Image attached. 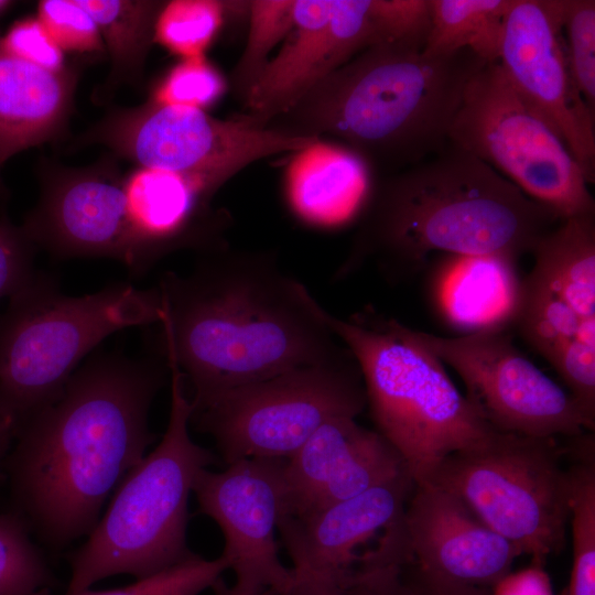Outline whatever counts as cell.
Segmentation results:
<instances>
[{
	"instance_id": "obj_44",
	"label": "cell",
	"mask_w": 595,
	"mask_h": 595,
	"mask_svg": "<svg viewBox=\"0 0 595 595\" xmlns=\"http://www.w3.org/2000/svg\"><path fill=\"white\" fill-rule=\"evenodd\" d=\"M2 196H3V185L0 178V199L2 198Z\"/></svg>"
},
{
	"instance_id": "obj_38",
	"label": "cell",
	"mask_w": 595,
	"mask_h": 595,
	"mask_svg": "<svg viewBox=\"0 0 595 595\" xmlns=\"http://www.w3.org/2000/svg\"><path fill=\"white\" fill-rule=\"evenodd\" d=\"M403 573L413 595H490L489 587L455 582L429 573L407 560Z\"/></svg>"
},
{
	"instance_id": "obj_11",
	"label": "cell",
	"mask_w": 595,
	"mask_h": 595,
	"mask_svg": "<svg viewBox=\"0 0 595 595\" xmlns=\"http://www.w3.org/2000/svg\"><path fill=\"white\" fill-rule=\"evenodd\" d=\"M430 21V0H294L293 25L249 93L245 115L267 126L365 50L424 45Z\"/></svg>"
},
{
	"instance_id": "obj_12",
	"label": "cell",
	"mask_w": 595,
	"mask_h": 595,
	"mask_svg": "<svg viewBox=\"0 0 595 595\" xmlns=\"http://www.w3.org/2000/svg\"><path fill=\"white\" fill-rule=\"evenodd\" d=\"M88 138L141 167L178 174L212 197L249 164L320 140L285 133L247 115L224 120L202 109L152 100L110 116Z\"/></svg>"
},
{
	"instance_id": "obj_43",
	"label": "cell",
	"mask_w": 595,
	"mask_h": 595,
	"mask_svg": "<svg viewBox=\"0 0 595 595\" xmlns=\"http://www.w3.org/2000/svg\"><path fill=\"white\" fill-rule=\"evenodd\" d=\"M10 4L11 1L0 0V13H2Z\"/></svg>"
},
{
	"instance_id": "obj_19",
	"label": "cell",
	"mask_w": 595,
	"mask_h": 595,
	"mask_svg": "<svg viewBox=\"0 0 595 595\" xmlns=\"http://www.w3.org/2000/svg\"><path fill=\"white\" fill-rule=\"evenodd\" d=\"M404 472L403 459L379 432L353 416L331 419L286 461L284 515L323 508Z\"/></svg>"
},
{
	"instance_id": "obj_20",
	"label": "cell",
	"mask_w": 595,
	"mask_h": 595,
	"mask_svg": "<svg viewBox=\"0 0 595 595\" xmlns=\"http://www.w3.org/2000/svg\"><path fill=\"white\" fill-rule=\"evenodd\" d=\"M351 149L320 139L293 152L284 174V196L294 217L307 227L332 230L358 221L376 178Z\"/></svg>"
},
{
	"instance_id": "obj_41",
	"label": "cell",
	"mask_w": 595,
	"mask_h": 595,
	"mask_svg": "<svg viewBox=\"0 0 595 595\" xmlns=\"http://www.w3.org/2000/svg\"><path fill=\"white\" fill-rule=\"evenodd\" d=\"M14 440L12 424L0 414V485L7 479L6 461L11 451V443Z\"/></svg>"
},
{
	"instance_id": "obj_42",
	"label": "cell",
	"mask_w": 595,
	"mask_h": 595,
	"mask_svg": "<svg viewBox=\"0 0 595 595\" xmlns=\"http://www.w3.org/2000/svg\"><path fill=\"white\" fill-rule=\"evenodd\" d=\"M214 595H279L271 589L244 591L238 587L228 586L220 577L212 587Z\"/></svg>"
},
{
	"instance_id": "obj_17",
	"label": "cell",
	"mask_w": 595,
	"mask_h": 595,
	"mask_svg": "<svg viewBox=\"0 0 595 595\" xmlns=\"http://www.w3.org/2000/svg\"><path fill=\"white\" fill-rule=\"evenodd\" d=\"M402 521L411 562L455 582L491 588L522 555L458 497L431 483L414 484Z\"/></svg>"
},
{
	"instance_id": "obj_34",
	"label": "cell",
	"mask_w": 595,
	"mask_h": 595,
	"mask_svg": "<svg viewBox=\"0 0 595 595\" xmlns=\"http://www.w3.org/2000/svg\"><path fill=\"white\" fill-rule=\"evenodd\" d=\"M226 80L205 56L183 58L155 86L152 101L204 110L226 91Z\"/></svg>"
},
{
	"instance_id": "obj_2",
	"label": "cell",
	"mask_w": 595,
	"mask_h": 595,
	"mask_svg": "<svg viewBox=\"0 0 595 595\" xmlns=\"http://www.w3.org/2000/svg\"><path fill=\"white\" fill-rule=\"evenodd\" d=\"M160 355L190 385L192 410L230 389L328 361L348 349L323 306L270 251L202 255L160 280Z\"/></svg>"
},
{
	"instance_id": "obj_32",
	"label": "cell",
	"mask_w": 595,
	"mask_h": 595,
	"mask_svg": "<svg viewBox=\"0 0 595 595\" xmlns=\"http://www.w3.org/2000/svg\"><path fill=\"white\" fill-rule=\"evenodd\" d=\"M228 570L227 561L220 555L206 560L198 554L131 585L105 591L89 588L72 595H198L210 588Z\"/></svg>"
},
{
	"instance_id": "obj_3",
	"label": "cell",
	"mask_w": 595,
	"mask_h": 595,
	"mask_svg": "<svg viewBox=\"0 0 595 595\" xmlns=\"http://www.w3.org/2000/svg\"><path fill=\"white\" fill-rule=\"evenodd\" d=\"M561 218L475 155L447 144L375 183L354 244L334 274L375 260L391 274L432 252L519 259Z\"/></svg>"
},
{
	"instance_id": "obj_4",
	"label": "cell",
	"mask_w": 595,
	"mask_h": 595,
	"mask_svg": "<svg viewBox=\"0 0 595 595\" xmlns=\"http://www.w3.org/2000/svg\"><path fill=\"white\" fill-rule=\"evenodd\" d=\"M409 42L369 47L307 89L267 126L307 139L334 138L376 174L436 154L470 78L487 63L470 50L430 55Z\"/></svg>"
},
{
	"instance_id": "obj_28",
	"label": "cell",
	"mask_w": 595,
	"mask_h": 595,
	"mask_svg": "<svg viewBox=\"0 0 595 595\" xmlns=\"http://www.w3.org/2000/svg\"><path fill=\"white\" fill-rule=\"evenodd\" d=\"M293 14L294 0L249 1L247 41L230 75L232 90L244 104L269 64L271 51L289 34Z\"/></svg>"
},
{
	"instance_id": "obj_10",
	"label": "cell",
	"mask_w": 595,
	"mask_h": 595,
	"mask_svg": "<svg viewBox=\"0 0 595 595\" xmlns=\"http://www.w3.org/2000/svg\"><path fill=\"white\" fill-rule=\"evenodd\" d=\"M448 143L480 159L561 219L595 214L581 166L498 62L468 82Z\"/></svg>"
},
{
	"instance_id": "obj_36",
	"label": "cell",
	"mask_w": 595,
	"mask_h": 595,
	"mask_svg": "<svg viewBox=\"0 0 595 595\" xmlns=\"http://www.w3.org/2000/svg\"><path fill=\"white\" fill-rule=\"evenodd\" d=\"M1 42L9 53L28 63L52 72L65 69L63 51L37 18L14 22L1 37Z\"/></svg>"
},
{
	"instance_id": "obj_30",
	"label": "cell",
	"mask_w": 595,
	"mask_h": 595,
	"mask_svg": "<svg viewBox=\"0 0 595 595\" xmlns=\"http://www.w3.org/2000/svg\"><path fill=\"white\" fill-rule=\"evenodd\" d=\"M225 13L224 1H170L158 14L154 40L182 58L203 56L220 30Z\"/></svg>"
},
{
	"instance_id": "obj_9",
	"label": "cell",
	"mask_w": 595,
	"mask_h": 595,
	"mask_svg": "<svg viewBox=\"0 0 595 595\" xmlns=\"http://www.w3.org/2000/svg\"><path fill=\"white\" fill-rule=\"evenodd\" d=\"M367 404L348 350L217 396L192 410L190 424L213 436L226 465L245 458H290L325 422L356 418Z\"/></svg>"
},
{
	"instance_id": "obj_7",
	"label": "cell",
	"mask_w": 595,
	"mask_h": 595,
	"mask_svg": "<svg viewBox=\"0 0 595 595\" xmlns=\"http://www.w3.org/2000/svg\"><path fill=\"white\" fill-rule=\"evenodd\" d=\"M167 367L166 431L159 445L123 476L87 541L68 555L72 574L65 595L116 574L141 580L194 554L186 544L188 496L198 474L216 456L191 439V399L180 371Z\"/></svg>"
},
{
	"instance_id": "obj_1",
	"label": "cell",
	"mask_w": 595,
	"mask_h": 595,
	"mask_svg": "<svg viewBox=\"0 0 595 595\" xmlns=\"http://www.w3.org/2000/svg\"><path fill=\"white\" fill-rule=\"evenodd\" d=\"M170 375L160 358L99 354L15 434L6 461L14 510L43 545L89 536L109 494L155 441L151 403Z\"/></svg>"
},
{
	"instance_id": "obj_25",
	"label": "cell",
	"mask_w": 595,
	"mask_h": 595,
	"mask_svg": "<svg viewBox=\"0 0 595 595\" xmlns=\"http://www.w3.org/2000/svg\"><path fill=\"white\" fill-rule=\"evenodd\" d=\"M98 25L113 78L140 74L154 40V24L164 3L136 0H77Z\"/></svg>"
},
{
	"instance_id": "obj_13",
	"label": "cell",
	"mask_w": 595,
	"mask_h": 595,
	"mask_svg": "<svg viewBox=\"0 0 595 595\" xmlns=\"http://www.w3.org/2000/svg\"><path fill=\"white\" fill-rule=\"evenodd\" d=\"M399 327L457 372L466 398L496 431L574 439L594 430L595 418L513 344L510 331L446 337Z\"/></svg>"
},
{
	"instance_id": "obj_16",
	"label": "cell",
	"mask_w": 595,
	"mask_h": 595,
	"mask_svg": "<svg viewBox=\"0 0 595 595\" xmlns=\"http://www.w3.org/2000/svg\"><path fill=\"white\" fill-rule=\"evenodd\" d=\"M21 228L56 258L116 259L134 275L151 269L123 182L113 173L93 167L57 173L45 181Z\"/></svg>"
},
{
	"instance_id": "obj_24",
	"label": "cell",
	"mask_w": 595,
	"mask_h": 595,
	"mask_svg": "<svg viewBox=\"0 0 595 595\" xmlns=\"http://www.w3.org/2000/svg\"><path fill=\"white\" fill-rule=\"evenodd\" d=\"M511 0H430L431 21L423 51L450 55L470 50L487 63L497 62Z\"/></svg>"
},
{
	"instance_id": "obj_26",
	"label": "cell",
	"mask_w": 595,
	"mask_h": 595,
	"mask_svg": "<svg viewBox=\"0 0 595 595\" xmlns=\"http://www.w3.org/2000/svg\"><path fill=\"white\" fill-rule=\"evenodd\" d=\"M577 459L567 468L573 566L565 595H595V459L593 439L583 434Z\"/></svg>"
},
{
	"instance_id": "obj_23",
	"label": "cell",
	"mask_w": 595,
	"mask_h": 595,
	"mask_svg": "<svg viewBox=\"0 0 595 595\" xmlns=\"http://www.w3.org/2000/svg\"><path fill=\"white\" fill-rule=\"evenodd\" d=\"M528 275L576 315L595 322V214L561 219L531 252Z\"/></svg>"
},
{
	"instance_id": "obj_6",
	"label": "cell",
	"mask_w": 595,
	"mask_h": 595,
	"mask_svg": "<svg viewBox=\"0 0 595 595\" xmlns=\"http://www.w3.org/2000/svg\"><path fill=\"white\" fill-rule=\"evenodd\" d=\"M158 286L120 282L71 296L34 272L0 314V414L22 425L62 394L83 358L121 329L159 324Z\"/></svg>"
},
{
	"instance_id": "obj_14",
	"label": "cell",
	"mask_w": 595,
	"mask_h": 595,
	"mask_svg": "<svg viewBox=\"0 0 595 595\" xmlns=\"http://www.w3.org/2000/svg\"><path fill=\"white\" fill-rule=\"evenodd\" d=\"M565 0H511L498 64L517 93L550 125L595 180V113L573 80L565 53Z\"/></svg>"
},
{
	"instance_id": "obj_18",
	"label": "cell",
	"mask_w": 595,
	"mask_h": 595,
	"mask_svg": "<svg viewBox=\"0 0 595 595\" xmlns=\"http://www.w3.org/2000/svg\"><path fill=\"white\" fill-rule=\"evenodd\" d=\"M414 488L408 472L356 496L278 523L295 576H323L343 584L357 566L358 550L402 515Z\"/></svg>"
},
{
	"instance_id": "obj_8",
	"label": "cell",
	"mask_w": 595,
	"mask_h": 595,
	"mask_svg": "<svg viewBox=\"0 0 595 595\" xmlns=\"http://www.w3.org/2000/svg\"><path fill=\"white\" fill-rule=\"evenodd\" d=\"M555 440L498 432L448 455L424 482L458 497L532 564L543 566L562 550L569 521V475Z\"/></svg>"
},
{
	"instance_id": "obj_37",
	"label": "cell",
	"mask_w": 595,
	"mask_h": 595,
	"mask_svg": "<svg viewBox=\"0 0 595 595\" xmlns=\"http://www.w3.org/2000/svg\"><path fill=\"white\" fill-rule=\"evenodd\" d=\"M34 248L21 227L0 217V299L10 298L33 275Z\"/></svg>"
},
{
	"instance_id": "obj_40",
	"label": "cell",
	"mask_w": 595,
	"mask_h": 595,
	"mask_svg": "<svg viewBox=\"0 0 595 595\" xmlns=\"http://www.w3.org/2000/svg\"><path fill=\"white\" fill-rule=\"evenodd\" d=\"M284 595H345L339 582L323 576H295L291 589Z\"/></svg>"
},
{
	"instance_id": "obj_31",
	"label": "cell",
	"mask_w": 595,
	"mask_h": 595,
	"mask_svg": "<svg viewBox=\"0 0 595 595\" xmlns=\"http://www.w3.org/2000/svg\"><path fill=\"white\" fill-rule=\"evenodd\" d=\"M409 559L401 532L389 530L365 551L345 583V595H413L403 573Z\"/></svg>"
},
{
	"instance_id": "obj_35",
	"label": "cell",
	"mask_w": 595,
	"mask_h": 595,
	"mask_svg": "<svg viewBox=\"0 0 595 595\" xmlns=\"http://www.w3.org/2000/svg\"><path fill=\"white\" fill-rule=\"evenodd\" d=\"M36 18L62 51L93 53L105 47L97 23L77 0H43Z\"/></svg>"
},
{
	"instance_id": "obj_45",
	"label": "cell",
	"mask_w": 595,
	"mask_h": 595,
	"mask_svg": "<svg viewBox=\"0 0 595 595\" xmlns=\"http://www.w3.org/2000/svg\"><path fill=\"white\" fill-rule=\"evenodd\" d=\"M563 595H565V593H563Z\"/></svg>"
},
{
	"instance_id": "obj_21",
	"label": "cell",
	"mask_w": 595,
	"mask_h": 595,
	"mask_svg": "<svg viewBox=\"0 0 595 595\" xmlns=\"http://www.w3.org/2000/svg\"><path fill=\"white\" fill-rule=\"evenodd\" d=\"M517 261L498 255H446L431 279L432 302L442 321L459 335L516 327L524 288Z\"/></svg>"
},
{
	"instance_id": "obj_27",
	"label": "cell",
	"mask_w": 595,
	"mask_h": 595,
	"mask_svg": "<svg viewBox=\"0 0 595 595\" xmlns=\"http://www.w3.org/2000/svg\"><path fill=\"white\" fill-rule=\"evenodd\" d=\"M516 327L548 361L571 339L595 344V322L581 320L563 301L529 277L524 278Z\"/></svg>"
},
{
	"instance_id": "obj_5",
	"label": "cell",
	"mask_w": 595,
	"mask_h": 595,
	"mask_svg": "<svg viewBox=\"0 0 595 595\" xmlns=\"http://www.w3.org/2000/svg\"><path fill=\"white\" fill-rule=\"evenodd\" d=\"M323 320L355 358L379 432L399 453L414 484L448 455L488 442L498 431L462 394L444 364L409 340L398 321L366 312Z\"/></svg>"
},
{
	"instance_id": "obj_39",
	"label": "cell",
	"mask_w": 595,
	"mask_h": 595,
	"mask_svg": "<svg viewBox=\"0 0 595 595\" xmlns=\"http://www.w3.org/2000/svg\"><path fill=\"white\" fill-rule=\"evenodd\" d=\"M490 595H554L550 577L542 565L532 564L509 572L490 589Z\"/></svg>"
},
{
	"instance_id": "obj_15",
	"label": "cell",
	"mask_w": 595,
	"mask_h": 595,
	"mask_svg": "<svg viewBox=\"0 0 595 595\" xmlns=\"http://www.w3.org/2000/svg\"><path fill=\"white\" fill-rule=\"evenodd\" d=\"M285 458H245L223 472L203 469L193 491L199 511L220 527L221 556L244 591L271 589L286 594L294 572L278 554L275 530L286 508Z\"/></svg>"
},
{
	"instance_id": "obj_29",
	"label": "cell",
	"mask_w": 595,
	"mask_h": 595,
	"mask_svg": "<svg viewBox=\"0 0 595 595\" xmlns=\"http://www.w3.org/2000/svg\"><path fill=\"white\" fill-rule=\"evenodd\" d=\"M30 532L18 513H0V595H51L56 585Z\"/></svg>"
},
{
	"instance_id": "obj_22",
	"label": "cell",
	"mask_w": 595,
	"mask_h": 595,
	"mask_svg": "<svg viewBox=\"0 0 595 595\" xmlns=\"http://www.w3.org/2000/svg\"><path fill=\"white\" fill-rule=\"evenodd\" d=\"M75 77L28 63L0 36V169L14 154L55 137L64 127Z\"/></svg>"
},
{
	"instance_id": "obj_33",
	"label": "cell",
	"mask_w": 595,
	"mask_h": 595,
	"mask_svg": "<svg viewBox=\"0 0 595 595\" xmlns=\"http://www.w3.org/2000/svg\"><path fill=\"white\" fill-rule=\"evenodd\" d=\"M563 36L573 80L595 113V1L565 0Z\"/></svg>"
}]
</instances>
